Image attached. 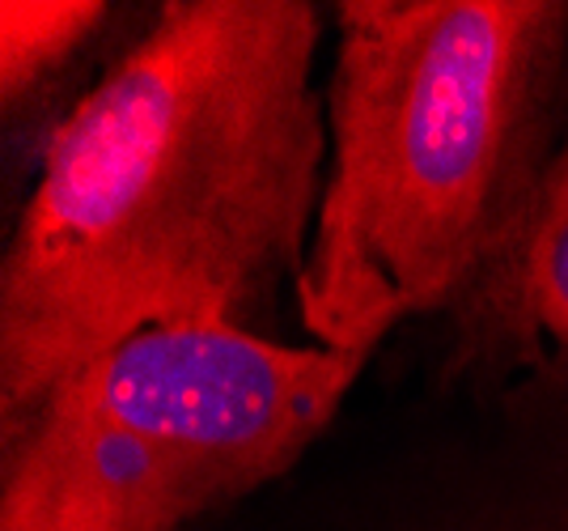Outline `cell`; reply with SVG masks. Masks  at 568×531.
<instances>
[{
  "instance_id": "1",
  "label": "cell",
  "mask_w": 568,
  "mask_h": 531,
  "mask_svg": "<svg viewBox=\"0 0 568 531\" xmlns=\"http://www.w3.org/2000/svg\"><path fill=\"white\" fill-rule=\"evenodd\" d=\"M297 0H170L51 128L0 272L18 442L81 365L158 323H234L302 272L323 120Z\"/></svg>"
},
{
  "instance_id": "2",
  "label": "cell",
  "mask_w": 568,
  "mask_h": 531,
  "mask_svg": "<svg viewBox=\"0 0 568 531\" xmlns=\"http://www.w3.org/2000/svg\"><path fill=\"white\" fill-rule=\"evenodd\" d=\"M565 26L547 0L339 4L332 174L297 272L318 349L369 358L497 247Z\"/></svg>"
},
{
  "instance_id": "3",
  "label": "cell",
  "mask_w": 568,
  "mask_h": 531,
  "mask_svg": "<svg viewBox=\"0 0 568 531\" xmlns=\"http://www.w3.org/2000/svg\"><path fill=\"white\" fill-rule=\"evenodd\" d=\"M365 358L158 323L81 365L9 455L0 531H174L284 472Z\"/></svg>"
},
{
  "instance_id": "4",
  "label": "cell",
  "mask_w": 568,
  "mask_h": 531,
  "mask_svg": "<svg viewBox=\"0 0 568 531\" xmlns=\"http://www.w3.org/2000/svg\"><path fill=\"white\" fill-rule=\"evenodd\" d=\"M509 251L514 314L530 332L568 344V146L539 174Z\"/></svg>"
},
{
  "instance_id": "5",
  "label": "cell",
  "mask_w": 568,
  "mask_h": 531,
  "mask_svg": "<svg viewBox=\"0 0 568 531\" xmlns=\"http://www.w3.org/2000/svg\"><path fill=\"white\" fill-rule=\"evenodd\" d=\"M102 4L90 0H4L0 4V77L13 98L34 77L60 64L98 22Z\"/></svg>"
}]
</instances>
